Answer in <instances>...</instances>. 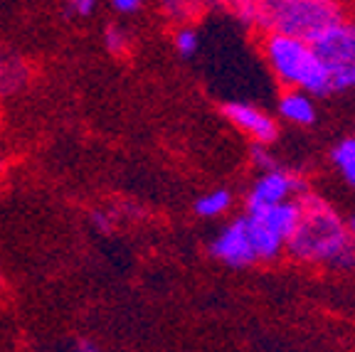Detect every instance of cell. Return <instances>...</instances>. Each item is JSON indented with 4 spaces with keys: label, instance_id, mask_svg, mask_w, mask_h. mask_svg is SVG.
<instances>
[{
    "label": "cell",
    "instance_id": "obj_12",
    "mask_svg": "<svg viewBox=\"0 0 355 352\" xmlns=\"http://www.w3.org/2000/svg\"><path fill=\"white\" fill-rule=\"evenodd\" d=\"M230 207H232V193L225 190V187L212 190V193L195 200V215H200V217H220V215H225Z\"/></svg>",
    "mask_w": 355,
    "mask_h": 352
},
{
    "label": "cell",
    "instance_id": "obj_1",
    "mask_svg": "<svg viewBox=\"0 0 355 352\" xmlns=\"http://www.w3.org/2000/svg\"><path fill=\"white\" fill-rule=\"evenodd\" d=\"M301 222L294 237L286 242L288 254L299 261L328 264L336 269L355 266V239L340 215L326 200L304 193L299 197Z\"/></svg>",
    "mask_w": 355,
    "mask_h": 352
},
{
    "label": "cell",
    "instance_id": "obj_6",
    "mask_svg": "<svg viewBox=\"0 0 355 352\" xmlns=\"http://www.w3.org/2000/svg\"><path fill=\"white\" fill-rule=\"evenodd\" d=\"M210 254L215 259L225 261L232 269H244L257 261L254 249H252L250 234H247V222L244 217L230 222L225 229L217 234V239L210 244Z\"/></svg>",
    "mask_w": 355,
    "mask_h": 352
},
{
    "label": "cell",
    "instance_id": "obj_21",
    "mask_svg": "<svg viewBox=\"0 0 355 352\" xmlns=\"http://www.w3.org/2000/svg\"><path fill=\"white\" fill-rule=\"evenodd\" d=\"M345 227H348V231H350V237H353V239H355V215H353V217H350V220H348V225H345Z\"/></svg>",
    "mask_w": 355,
    "mask_h": 352
},
{
    "label": "cell",
    "instance_id": "obj_14",
    "mask_svg": "<svg viewBox=\"0 0 355 352\" xmlns=\"http://www.w3.org/2000/svg\"><path fill=\"white\" fill-rule=\"evenodd\" d=\"M104 44L106 50L111 52V55H123L128 47V35L123 28H119V25H109L104 33Z\"/></svg>",
    "mask_w": 355,
    "mask_h": 352
},
{
    "label": "cell",
    "instance_id": "obj_15",
    "mask_svg": "<svg viewBox=\"0 0 355 352\" xmlns=\"http://www.w3.org/2000/svg\"><path fill=\"white\" fill-rule=\"evenodd\" d=\"M252 160H254V166L259 168L261 173H269L277 168V163H274V158L269 155V150H266L264 146L254 143V148H252Z\"/></svg>",
    "mask_w": 355,
    "mask_h": 352
},
{
    "label": "cell",
    "instance_id": "obj_8",
    "mask_svg": "<svg viewBox=\"0 0 355 352\" xmlns=\"http://www.w3.org/2000/svg\"><path fill=\"white\" fill-rule=\"evenodd\" d=\"M247 217H257V220L264 227H269L279 239L288 242V239L294 237L296 227H299V222H301V207H299V200H288V202L259 209V212L247 215Z\"/></svg>",
    "mask_w": 355,
    "mask_h": 352
},
{
    "label": "cell",
    "instance_id": "obj_17",
    "mask_svg": "<svg viewBox=\"0 0 355 352\" xmlns=\"http://www.w3.org/2000/svg\"><path fill=\"white\" fill-rule=\"evenodd\" d=\"M111 8H114L116 12H136L144 8V3H141V0H114Z\"/></svg>",
    "mask_w": 355,
    "mask_h": 352
},
{
    "label": "cell",
    "instance_id": "obj_20",
    "mask_svg": "<svg viewBox=\"0 0 355 352\" xmlns=\"http://www.w3.org/2000/svg\"><path fill=\"white\" fill-rule=\"evenodd\" d=\"M345 89H355V64L348 69V74H345Z\"/></svg>",
    "mask_w": 355,
    "mask_h": 352
},
{
    "label": "cell",
    "instance_id": "obj_3",
    "mask_svg": "<svg viewBox=\"0 0 355 352\" xmlns=\"http://www.w3.org/2000/svg\"><path fill=\"white\" fill-rule=\"evenodd\" d=\"M340 20H345L343 8L331 0H269L259 3L257 28L311 44L318 35Z\"/></svg>",
    "mask_w": 355,
    "mask_h": 352
},
{
    "label": "cell",
    "instance_id": "obj_19",
    "mask_svg": "<svg viewBox=\"0 0 355 352\" xmlns=\"http://www.w3.org/2000/svg\"><path fill=\"white\" fill-rule=\"evenodd\" d=\"M72 352H101L99 347L94 345V342H89V340H82V342H77V347H74Z\"/></svg>",
    "mask_w": 355,
    "mask_h": 352
},
{
    "label": "cell",
    "instance_id": "obj_13",
    "mask_svg": "<svg viewBox=\"0 0 355 352\" xmlns=\"http://www.w3.org/2000/svg\"><path fill=\"white\" fill-rule=\"evenodd\" d=\"M200 47V39H198V33L193 28H180L175 33V50L180 57H193Z\"/></svg>",
    "mask_w": 355,
    "mask_h": 352
},
{
    "label": "cell",
    "instance_id": "obj_18",
    "mask_svg": "<svg viewBox=\"0 0 355 352\" xmlns=\"http://www.w3.org/2000/svg\"><path fill=\"white\" fill-rule=\"evenodd\" d=\"M92 222H94V227L99 231H111V220H109V215H104V212H94V215H92Z\"/></svg>",
    "mask_w": 355,
    "mask_h": 352
},
{
    "label": "cell",
    "instance_id": "obj_10",
    "mask_svg": "<svg viewBox=\"0 0 355 352\" xmlns=\"http://www.w3.org/2000/svg\"><path fill=\"white\" fill-rule=\"evenodd\" d=\"M244 222H247V234H250V242H252L257 259H264V261L277 259L279 254L284 252V247H286V242L279 239L277 234H274L269 227L261 225L257 217H244Z\"/></svg>",
    "mask_w": 355,
    "mask_h": 352
},
{
    "label": "cell",
    "instance_id": "obj_11",
    "mask_svg": "<svg viewBox=\"0 0 355 352\" xmlns=\"http://www.w3.org/2000/svg\"><path fill=\"white\" fill-rule=\"evenodd\" d=\"M331 160H333V166H336V170L340 173V177H343L350 187H355V136L343 138V141L331 150Z\"/></svg>",
    "mask_w": 355,
    "mask_h": 352
},
{
    "label": "cell",
    "instance_id": "obj_7",
    "mask_svg": "<svg viewBox=\"0 0 355 352\" xmlns=\"http://www.w3.org/2000/svg\"><path fill=\"white\" fill-rule=\"evenodd\" d=\"M222 114L232 121L234 128H239V131H244L247 136L254 138L257 146H266L277 141L279 136L277 121L266 111L257 109V106L244 104V101H230V104H225Z\"/></svg>",
    "mask_w": 355,
    "mask_h": 352
},
{
    "label": "cell",
    "instance_id": "obj_2",
    "mask_svg": "<svg viewBox=\"0 0 355 352\" xmlns=\"http://www.w3.org/2000/svg\"><path fill=\"white\" fill-rule=\"evenodd\" d=\"M261 50H264L266 64L272 67L277 79L286 84L288 89L304 91L306 96H328V94H333L331 72L316 57V52L311 50L309 42L286 37V35L266 33Z\"/></svg>",
    "mask_w": 355,
    "mask_h": 352
},
{
    "label": "cell",
    "instance_id": "obj_16",
    "mask_svg": "<svg viewBox=\"0 0 355 352\" xmlns=\"http://www.w3.org/2000/svg\"><path fill=\"white\" fill-rule=\"evenodd\" d=\"M67 10H74L77 15L87 17V15H92V12L96 10V3H94V0H72V3L67 6Z\"/></svg>",
    "mask_w": 355,
    "mask_h": 352
},
{
    "label": "cell",
    "instance_id": "obj_9",
    "mask_svg": "<svg viewBox=\"0 0 355 352\" xmlns=\"http://www.w3.org/2000/svg\"><path fill=\"white\" fill-rule=\"evenodd\" d=\"M279 114L282 118H286L288 123H296V126H311L316 121V106L313 99L306 96L304 91H294L288 89L279 96Z\"/></svg>",
    "mask_w": 355,
    "mask_h": 352
},
{
    "label": "cell",
    "instance_id": "obj_4",
    "mask_svg": "<svg viewBox=\"0 0 355 352\" xmlns=\"http://www.w3.org/2000/svg\"><path fill=\"white\" fill-rule=\"evenodd\" d=\"M311 50L331 72L333 91H345V74L355 64V22L340 20L311 42Z\"/></svg>",
    "mask_w": 355,
    "mask_h": 352
},
{
    "label": "cell",
    "instance_id": "obj_5",
    "mask_svg": "<svg viewBox=\"0 0 355 352\" xmlns=\"http://www.w3.org/2000/svg\"><path fill=\"white\" fill-rule=\"evenodd\" d=\"M304 193H306L304 177H299L291 170L274 168V170L257 177V182L252 185L250 195H247V215H254L259 209L288 202L294 195H304Z\"/></svg>",
    "mask_w": 355,
    "mask_h": 352
}]
</instances>
